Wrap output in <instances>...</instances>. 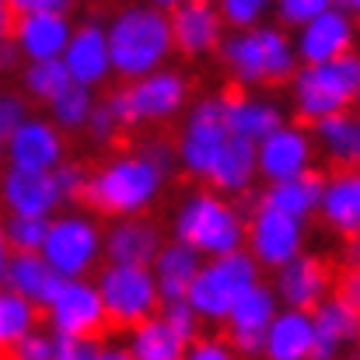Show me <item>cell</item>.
I'll use <instances>...</instances> for the list:
<instances>
[{
	"mask_svg": "<svg viewBox=\"0 0 360 360\" xmlns=\"http://www.w3.org/2000/svg\"><path fill=\"white\" fill-rule=\"evenodd\" d=\"M311 326H315V343L308 360H343L347 350L360 343V311L343 304L340 297H326L311 311Z\"/></svg>",
	"mask_w": 360,
	"mask_h": 360,
	"instance_id": "obj_23",
	"label": "cell"
},
{
	"mask_svg": "<svg viewBox=\"0 0 360 360\" xmlns=\"http://www.w3.org/2000/svg\"><path fill=\"white\" fill-rule=\"evenodd\" d=\"M311 140L319 154L333 165V172H360V112H340L333 120L311 126Z\"/></svg>",
	"mask_w": 360,
	"mask_h": 360,
	"instance_id": "obj_28",
	"label": "cell"
},
{
	"mask_svg": "<svg viewBox=\"0 0 360 360\" xmlns=\"http://www.w3.org/2000/svg\"><path fill=\"white\" fill-rule=\"evenodd\" d=\"M39 322H42V311L32 301H25L11 290H0V343H4V350H11L18 340L35 333Z\"/></svg>",
	"mask_w": 360,
	"mask_h": 360,
	"instance_id": "obj_34",
	"label": "cell"
},
{
	"mask_svg": "<svg viewBox=\"0 0 360 360\" xmlns=\"http://www.w3.org/2000/svg\"><path fill=\"white\" fill-rule=\"evenodd\" d=\"M304 241H308V224L276 214L269 207H255V214L248 217V231H245V252L255 259L259 269H283L287 262H294L297 255H304Z\"/></svg>",
	"mask_w": 360,
	"mask_h": 360,
	"instance_id": "obj_11",
	"label": "cell"
},
{
	"mask_svg": "<svg viewBox=\"0 0 360 360\" xmlns=\"http://www.w3.org/2000/svg\"><path fill=\"white\" fill-rule=\"evenodd\" d=\"M231 140V129H228V91H210L203 98H196L186 116H182V129L175 136V158H179V168L196 179V182H207L221 147Z\"/></svg>",
	"mask_w": 360,
	"mask_h": 360,
	"instance_id": "obj_9",
	"label": "cell"
},
{
	"mask_svg": "<svg viewBox=\"0 0 360 360\" xmlns=\"http://www.w3.org/2000/svg\"><path fill=\"white\" fill-rule=\"evenodd\" d=\"M7 168V136L0 133V172Z\"/></svg>",
	"mask_w": 360,
	"mask_h": 360,
	"instance_id": "obj_55",
	"label": "cell"
},
{
	"mask_svg": "<svg viewBox=\"0 0 360 360\" xmlns=\"http://www.w3.org/2000/svg\"><path fill=\"white\" fill-rule=\"evenodd\" d=\"M245 231L248 217L238 210V203L207 186L186 193L172 214V238L189 245L203 259L245 252Z\"/></svg>",
	"mask_w": 360,
	"mask_h": 360,
	"instance_id": "obj_3",
	"label": "cell"
},
{
	"mask_svg": "<svg viewBox=\"0 0 360 360\" xmlns=\"http://www.w3.org/2000/svg\"><path fill=\"white\" fill-rule=\"evenodd\" d=\"M343 269H360V238H347L343 245Z\"/></svg>",
	"mask_w": 360,
	"mask_h": 360,
	"instance_id": "obj_51",
	"label": "cell"
},
{
	"mask_svg": "<svg viewBox=\"0 0 360 360\" xmlns=\"http://www.w3.org/2000/svg\"><path fill=\"white\" fill-rule=\"evenodd\" d=\"M326 7H329V0H280V4H273V18L280 28H287L294 35L297 28L315 21Z\"/></svg>",
	"mask_w": 360,
	"mask_h": 360,
	"instance_id": "obj_39",
	"label": "cell"
},
{
	"mask_svg": "<svg viewBox=\"0 0 360 360\" xmlns=\"http://www.w3.org/2000/svg\"><path fill=\"white\" fill-rule=\"evenodd\" d=\"M354 109H357V112H360V98H357V105H354Z\"/></svg>",
	"mask_w": 360,
	"mask_h": 360,
	"instance_id": "obj_56",
	"label": "cell"
},
{
	"mask_svg": "<svg viewBox=\"0 0 360 360\" xmlns=\"http://www.w3.org/2000/svg\"><path fill=\"white\" fill-rule=\"evenodd\" d=\"M165 186H168V175L133 147V150H120L105 158L88 175V189L81 203L88 207V214H102L112 221L147 217V210L161 200Z\"/></svg>",
	"mask_w": 360,
	"mask_h": 360,
	"instance_id": "obj_2",
	"label": "cell"
},
{
	"mask_svg": "<svg viewBox=\"0 0 360 360\" xmlns=\"http://www.w3.org/2000/svg\"><path fill=\"white\" fill-rule=\"evenodd\" d=\"M63 67L77 88H102L112 77V56H109V35L102 18H81L74 21V35L63 49Z\"/></svg>",
	"mask_w": 360,
	"mask_h": 360,
	"instance_id": "obj_16",
	"label": "cell"
},
{
	"mask_svg": "<svg viewBox=\"0 0 360 360\" xmlns=\"http://www.w3.org/2000/svg\"><path fill=\"white\" fill-rule=\"evenodd\" d=\"M168 18H172L175 53H182L189 60H203V56L217 53L228 35L221 11L210 0H179V4H172Z\"/></svg>",
	"mask_w": 360,
	"mask_h": 360,
	"instance_id": "obj_20",
	"label": "cell"
},
{
	"mask_svg": "<svg viewBox=\"0 0 360 360\" xmlns=\"http://www.w3.org/2000/svg\"><path fill=\"white\" fill-rule=\"evenodd\" d=\"M105 105L112 109V116L122 129L133 126H161L179 116H186V109L193 105V84L182 70L165 67L158 74H147L140 81L120 84Z\"/></svg>",
	"mask_w": 360,
	"mask_h": 360,
	"instance_id": "obj_6",
	"label": "cell"
},
{
	"mask_svg": "<svg viewBox=\"0 0 360 360\" xmlns=\"http://www.w3.org/2000/svg\"><path fill=\"white\" fill-rule=\"evenodd\" d=\"M255 179H259L255 143L231 136L221 147V154H217V161H214V168H210V175H207L203 186L214 189V193H221V196H228V200H241V196L252 193Z\"/></svg>",
	"mask_w": 360,
	"mask_h": 360,
	"instance_id": "obj_25",
	"label": "cell"
},
{
	"mask_svg": "<svg viewBox=\"0 0 360 360\" xmlns=\"http://www.w3.org/2000/svg\"><path fill=\"white\" fill-rule=\"evenodd\" d=\"M0 207L7 217H32V221H53L56 214L67 210L53 175L18 172V168L0 172Z\"/></svg>",
	"mask_w": 360,
	"mask_h": 360,
	"instance_id": "obj_18",
	"label": "cell"
},
{
	"mask_svg": "<svg viewBox=\"0 0 360 360\" xmlns=\"http://www.w3.org/2000/svg\"><path fill=\"white\" fill-rule=\"evenodd\" d=\"M53 336V333H49ZM95 340H74V336H53V360H84L91 354Z\"/></svg>",
	"mask_w": 360,
	"mask_h": 360,
	"instance_id": "obj_48",
	"label": "cell"
},
{
	"mask_svg": "<svg viewBox=\"0 0 360 360\" xmlns=\"http://www.w3.org/2000/svg\"><path fill=\"white\" fill-rule=\"evenodd\" d=\"M70 35H74L70 14H21L14 18V28H11V42L18 46L25 63L63 60Z\"/></svg>",
	"mask_w": 360,
	"mask_h": 360,
	"instance_id": "obj_21",
	"label": "cell"
},
{
	"mask_svg": "<svg viewBox=\"0 0 360 360\" xmlns=\"http://www.w3.org/2000/svg\"><path fill=\"white\" fill-rule=\"evenodd\" d=\"M21 67H25V60H21L18 46H14L11 39H4V42H0V74H18Z\"/></svg>",
	"mask_w": 360,
	"mask_h": 360,
	"instance_id": "obj_50",
	"label": "cell"
},
{
	"mask_svg": "<svg viewBox=\"0 0 360 360\" xmlns=\"http://www.w3.org/2000/svg\"><path fill=\"white\" fill-rule=\"evenodd\" d=\"M158 319L189 347V343H196L200 336H203V322H200V315L189 308V301H172V304H161V311H158Z\"/></svg>",
	"mask_w": 360,
	"mask_h": 360,
	"instance_id": "obj_38",
	"label": "cell"
},
{
	"mask_svg": "<svg viewBox=\"0 0 360 360\" xmlns=\"http://www.w3.org/2000/svg\"><path fill=\"white\" fill-rule=\"evenodd\" d=\"M319 221L343 238L360 231V172H329L322 182Z\"/></svg>",
	"mask_w": 360,
	"mask_h": 360,
	"instance_id": "obj_24",
	"label": "cell"
},
{
	"mask_svg": "<svg viewBox=\"0 0 360 360\" xmlns=\"http://www.w3.org/2000/svg\"><path fill=\"white\" fill-rule=\"evenodd\" d=\"M333 297H340L343 304H350L354 311H360V269H343V273H336Z\"/></svg>",
	"mask_w": 360,
	"mask_h": 360,
	"instance_id": "obj_46",
	"label": "cell"
},
{
	"mask_svg": "<svg viewBox=\"0 0 360 360\" xmlns=\"http://www.w3.org/2000/svg\"><path fill=\"white\" fill-rule=\"evenodd\" d=\"M203 255L193 252L189 245L168 238L161 245L158 259L150 262V273H154V283H158V294H161V304H172V301H186L193 280L200 276L203 269Z\"/></svg>",
	"mask_w": 360,
	"mask_h": 360,
	"instance_id": "obj_27",
	"label": "cell"
},
{
	"mask_svg": "<svg viewBox=\"0 0 360 360\" xmlns=\"http://www.w3.org/2000/svg\"><path fill=\"white\" fill-rule=\"evenodd\" d=\"M95 287L109 319V329L129 333L161 311V294L150 266H102L95 273Z\"/></svg>",
	"mask_w": 360,
	"mask_h": 360,
	"instance_id": "obj_10",
	"label": "cell"
},
{
	"mask_svg": "<svg viewBox=\"0 0 360 360\" xmlns=\"http://www.w3.org/2000/svg\"><path fill=\"white\" fill-rule=\"evenodd\" d=\"M343 11H347V14L357 21V18H360V0H347V4H343Z\"/></svg>",
	"mask_w": 360,
	"mask_h": 360,
	"instance_id": "obj_54",
	"label": "cell"
},
{
	"mask_svg": "<svg viewBox=\"0 0 360 360\" xmlns=\"http://www.w3.org/2000/svg\"><path fill=\"white\" fill-rule=\"evenodd\" d=\"M88 175H91V168H88V165H81V161H70V158L53 172V182H56V189H60V196H63V203H67V207H70V203H77V200H84Z\"/></svg>",
	"mask_w": 360,
	"mask_h": 360,
	"instance_id": "obj_40",
	"label": "cell"
},
{
	"mask_svg": "<svg viewBox=\"0 0 360 360\" xmlns=\"http://www.w3.org/2000/svg\"><path fill=\"white\" fill-rule=\"evenodd\" d=\"M122 343H126L129 360H186V350H189L161 319H150V322L129 329L122 336Z\"/></svg>",
	"mask_w": 360,
	"mask_h": 360,
	"instance_id": "obj_32",
	"label": "cell"
},
{
	"mask_svg": "<svg viewBox=\"0 0 360 360\" xmlns=\"http://www.w3.org/2000/svg\"><path fill=\"white\" fill-rule=\"evenodd\" d=\"M276 311H280V301H276V294L266 280L238 297V304L231 308L224 329H228L231 350L241 360H262V336H266L269 322L276 319Z\"/></svg>",
	"mask_w": 360,
	"mask_h": 360,
	"instance_id": "obj_19",
	"label": "cell"
},
{
	"mask_svg": "<svg viewBox=\"0 0 360 360\" xmlns=\"http://www.w3.org/2000/svg\"><path fill=\"white\" fill-rule=\"evenodd\" d=\"M25 120H32L28 98L18 95V91H0V133L11 136Z\"/></svg>",
	"mask_w": 360,
	"mask_h": 360,
	"instance_id": "obj_43",
	"label": "cell"
},
{
	"mask_svg": "<svg viewBox=\"0 0 360 360\" xmlns=\"http://www.w3.org/2000/svg\"><path fill=\"white\" fill-rule=\"evenodd\" d=\"M322 182H326V175L315 168L311 175H301V179H290V182H276V186H262L259 189V207H269L276 214H287V217L308 224L311 217H319Z\"/></svg>",
	"mask_w": 360,
	"mask_h": 360,
	"instance_id": "obj_30",
	"label": "cell"
},
{
	"mask_svg": "<svg viewBox=\"0 0 360 360\" xmlns=\"http://www.w3.org/2000/svg\"><path fill=\"white\" fill-rule=\"evenodd\" d=\"M360 98V53H347L322 67H297L290 77V109L301 126H315L350 112Z\"/></svg>",
	"mask_w": 360,
	"mask_h": 360,
	"instance_id": "obj_5",
	"label": "cell"
},
{
	"mask_svg": "<svg viewBox=\"0 0 360 360\" xmlns=\"http://www.w3.org/2000/svg\"><path fill=\"white\" fill-rule=\"evenodd\" d=\"M0 350H4V343H0Z\"/></svg>",
	"mask_w": 360,
	"mask_h": 360,
	"instance_id": "obj_58",
	"label": "cell"
},
{
	"mask_svg": "<svg viewBox=\"0 0 360 360\" xmlns=\"http://www.w3.org/2000/svg\"><path fill=\"white\" fill-rule=\"evenodd\" d=\"M333 283H336V273L333 266L322 259V255H297L294 262H287L283 269L273 273L269 287L280 301V308H294V311H315L326 297H333Z\"/></svg>",
	"mask_w": 360,
	"mask_h": 360,
	"instance_id": "obj_15",
	"label": "cell"
},
{
	"mask_svg": "<svg viewBox=\"0 0 360 360\" xmlns=\"http://www.w3.org/2000/svg\"><path fill=\"white\" fill-rule=\"evenodd\" d=\"M53 336H74V340H102L109 329L102 297L95 280H67L56 301L42 311Z\"/></svg>",
	"mask_w": 360,
	"mask_h": 360,
	"instance_id": "obj_13",
	"label": "cell"
},
{
	"mask_svg": "<svg viewBox=\"0 0 360 360\" xmlns=\"http://www.w3.org/2000/svg\"><path fill=\"white\" fill-rule=\"evenodd\" d=\"M315 343V326L308 311L280 308L262 336V360H308Z\"/></svg>",
	"mask_w": 360,
	"mask_h": 360,
	"instance_id": "obj_29",
	"label": "cell"
},
{
	"mask_svg": "<svg viewBox=\"0 0 360 360\" xmlns=\"http://www.w3.org/2000/svg\"><path fill=\"white\" fill-rule=\"evenodd\" d=\"M120 122H116V116H112V109L105 105V102H98L95 105V112H91V120H88V126H84V133L91 136V143H112L116 136H120Z\"/></svg>",
	"mask_w": 360,
	"mask_h": 360,
	"instance_id": "obj_45",
	"label": "cell"
},
{
	"mask_svg": "<svg viewBox=\"0 0 360 360\" xmlns=\"http://www.w3.org/2000/svg\"><path fill=\"white\" fill-rule=\"evenodd\" d=\"M7 357L11 360H53V336H49V329H35L25 340H18L7 350Z\"/></svg>",
	"mask_w": 360,
	"mask_h": 360,
	"instance_id": "obj_41",
	"label": "cell"
},
{
	"mask_svg": "<svg viewBox=\"0 0 360 360\" xmlns=\"http://www.w3.org/2000/svg\"><path fill=\"white\" fill-rule=\"evenodd\" d=\"M11 28H14V11L7 0H0V42L11 39Z\"/></svg>",
	"mask_w": 360,
	"mask_h": 360,
	"instance_id": "obj_52",
	"label": "cell"
},
{
	"mask_svg": "<svg viewBox=\"0 0 360 360\" xmlns=\"http://www.w3.org/2000/svg\"><path fill=\"white\" fill-rule=\"evenodd\" d=\"M11 11H14V18H21V14H74V4H67V0H14Z\"/></svg>",
	"mask_w": 360,
	"mask_h": 360,
	"instance_id": "obj_47",
	"label": "cell"
},
{
	"mask_svg": "<svg viewBox=\"0 0 360 360\" xmlns=\"http://www.w3.org/2000/svg\"><path fill=\"white\" fill-rule=\"evenodd\" d=\"M95 105H98L95 91L70 84V88L49 105V122H53L60 133H84V126L91 120Z\"/></svg>",
	"mask_w": 360,
	"mask_h": 360,
	"instance_id": "obj_35",
	"label": "cell"
},
{
	"mask_svg": "<svg viewBox=\"0 0 360 360\" xmlns=\"http://www.w3.org/2000/svg\"><path fill=\"white\" fill-rule=\"evenodd\" d=\"M221 67L241 88H266V84H290L297 74L294 35L276 21H266L248 32H228L221 49Z\"/></svg>",
	"mask_w": 360,
	"mask_h": 360,
	"instance_id": "obj_4",
	"label": "cell"
},
{
	"mask_svg": "<svg viewBox=\"0 0 360 360\" xmlns=\"http://www.w3.org/2000/svg\"><path fill=\"white\" fill-rule=\"evenodd\" d=\"M11 259H14V252H11V245H7L4 231H0V290H4V280H7V266H11Z\"/></svg>",
	"mask_w": 360,
	"mask_h": 360,
	"instance_id": "obj_53",
	"label": "cell"
},
{
	"mask_svg": "<svg viewBox=\"0 0 360 360\" xmlns=\"http://www.w3.org/2000/svg\"><path fill=\"white\" fill-rule=\"evenodd\" d=\"M136 150L143 154V158H150L168 179H172V172L179 168V158H175V140H168V136H147V140H140L136 143Z\"/></svg>",
	"mask_w": 360,
	"mask_h": 360,
	"instance_id": "obj_44",
	"label": "cell"
},
{
	"mask_svg": "<svg viewBox=\"0 0 360 360\" xmlns=\"http://www.w3.org/2000/svg\"><path fill=\"white\" fill-rule=\"evenodd\" d=\"M0 231L11 245L14 255H39L42 245H46V231H49V221H32V217H4L0 221Z\"/></svg>",
	"mask_w": 360,
	"mask_h": 360,
	"instance_id": "obj_36",
	"label": "cell"
},
{
	"mask_svg": "<svg viewBox=\"0 0 360 360\" xmlns=\"http://www.w3.org/2000/svg\"><path fill=\"white\" fill-rule=\"evenodd\" d=\"M217 11H221V21L228 32H248V28H259L269 21L273 4H266V0H221Z\"/></svg>",
	"mask_w": 360,
	"mask_h": 360,
	"instance_id": "obj_37",
	"label": "cell"
},
{
	"mask_svg": "<svg viewBox=\"0 0 360 360\" xmlns=\"http://www.w3.org/2000/svg\"><path fill=\"white\" fill-rule=\"evenodd\" d=\"M63 283H67V280L56 276V273L46 266L42 255H14L11 266H7L4 290H11V294L32 301L39 311H46V308L56 301V294L63 290Z\"/></svg>",
	"mask_w": 360,
	"mask_h": 360,
	"instance_id": "obj_31",
	"label": "cell"
},
{
	"mask_svg": "<svg viewBox=\"0 0 360 360\" xmlns=\"http://www.w3.org/2000/svg\"><path fill=\"white\" fill-rule=\"evenodd\" d=\"M255 158H259V179L266 186H276V182L311 175L319 161V147L308 126L287 122L276 133H269L262 143H255Z\"/></svg>",
	"mask_w": 360,
	"mask_h": 360,
	"instance_id": "obj_12",
	"label": "cell"
},
{
	"mask_svg": "<svg viewBox=\"0 0 360 360\" xmlns=\"http://www.w3.org/2000/svg\"><path fill=\"white\" fill-rule=\"evenodd\" d=\"M354 238H360V231H357V235H354Z\"/></svg>",
	"mask_w": 360,
	"mask_h": 360,
	"instance_id": "obj_57",
	"label": "cell"
},
{
	"mask_svg": "<svg viewBox=\"0 0 360 360\" xmlns=\"http://www.w3.org/2000/svg\"><path fill=\"white\" fill-rule=\"evenodd\" d=\"M168 11L172 4H122L105 18L112 77L129 84L168 67L175 53Z\"/></svg>",
	"mask_w": 360,
	"mask_h": 360,
	"instance_id": "obj_1",
	"label": "cell"
},
{
	"mask_svg": "<svg viewBox=\"0 0 360 360\" xmlns=\"http://www.w3.org/2000/svg\"><path fill=\"white\" fill-rule=\"evenodd\" d=\"M165 241L168 238L161 235L158 221H150V217H122V221H112L105 228L102 252H105L109 266H150Z\"/></svg>",
	"mask_w": 360,
	"mask_h": 360,
	"instance_id": "obj_22",
	"label": "cell"
},
{
	"mask_svg": "<svg viewBox=\"0 0 360 360\" xmlns=\"http://www.w3.org/2000/svg\"><path fill=\"white\" fill-rule=\"evenodd\" d=\"M70 74L63 67V60H49V63H25L21 67V95L32 102H42L46 109L70 88Z\"/></svg>",
	"mask_w": 360,
	"mask_h": 360,
	"instance_id": "obj_33",
	"label": "cell"
},
{
	"mask_svg": "<svg viewBox=\"0 0 360 360\" xmlns=\"http://www.w3.org/2000/svg\"><path fill=\"white\" fill-rule=\"evenodd\" d=\"M67 161V140L49 116H32L7 136V168L53 175Z\"/></svg>",
	"mask_w": 360,
	"mask_h": 360,
	"instance_id": "obj_17",
	"label": "cell"
},
{
	"mask_svg": "<svg viewBox=\"0 0 360 360\" xmlns=\"http://www.w3.org/2000/svg\"><path fill=\"white\" fill-rule=\"evenodd\" d=\"M287 109L269 95H231L228 91V129L231 136L262 143L269 133L287 126Z\"/></svg>",
	"mask_w": 360,
	"mask_h": 360,
	"instance_id": "obj_26",
	"label": "cell"
},
{
	"mask_svg": "<svg viewBox=\"0 0 360 360\" xmlns=\"http://www.w3.org/2000/svg\"><path fill=\"white\" fill-rule=\"evenodd\" d=\"M84 360H129V354H126V343L122 340H95L91 343V354Z\"/></svg>",
	"mask_w": 360,
	"mask_h": 360,
	"instance_id": "obj_49",
	"label": "cell"
},
{
	"mask_svg": "<svg viewBox=\"0 0 360 360\" xmlns=\"http://www.w3.org/2000/svg\"><path fill=\"white\" fill-rule=\"evenodd\" d=\"M102 241H105V228L98 224V217L70 207L49 221L46 245L39 255L63 280H95V273L105 266Z\"/></svg>",
	"mask_w": 360,
	"mask_h": 360,
	"instance_id": "obj_7",
	"label": "cell"
},
{
	"mask_svg": "<svg viewBox=\"0 0 360 360\" xmlns=\"http://www.w3.org/2000/svg\"><path fill=\"white\" fill-rule=\"evenodd\" d=\"M357 46V21L343 11V4H329L315 21L294 32V53L301 67L333 63Z\"/></svg>",
	"mask_w": 360,
	"mask_h": 360,
	"instance_id": "obj_14",
	"label": "cell"
},
{
	"mask_svg": "<svg viewBox=\"0 0 360 360\" xmlns=\"http://www.w3.org/2000/svg\"><path fill=\"white\" fill-rule=\"evenodd\" d=\"M255 283H262V269L255 266V259L248 252L207 259L200 276L193 280L186 301L200 315L203 326H224L231 308L238 304V297L248 294Z\"/></svg>",
	"mask_w": 360,
	"mask_h": 360,
	"instance_id": "obj_8",
	"label": "cell"
},
{
	"mask_svg": "<svg viewBox=\"0 0 360 360\" xmlns=\"http://www.w3.org/2000/svg\"><path fill=\"white\" fill-rule=\"evenodd\" d=\"M186 360H241L235 350H231V343H228V336H214V333H203L196 343H189V350H186Z\"/></svg>",
	"mask_w": 360,
	"mask_h": 360,
	"instance_id": "obj_42",
	"label": "cell"
}]
</instances>
